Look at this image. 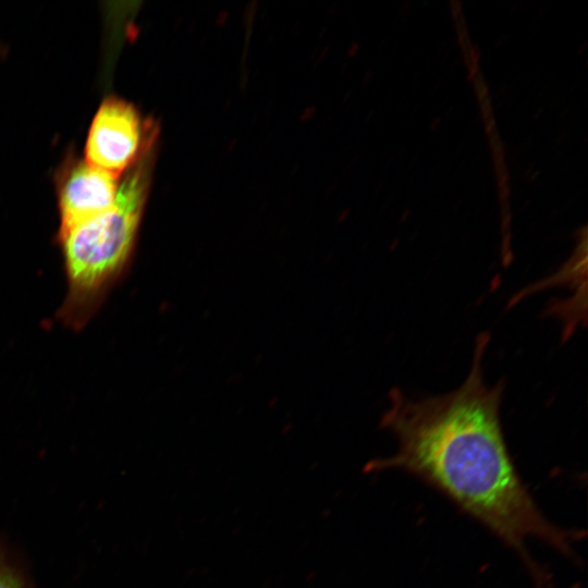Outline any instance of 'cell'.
<instances>
[{"instance_id":"cell-1","label":"cell","mask_w":588,"mask_h":588,"mask_svg":"<svg viewBox=\"0 0 588 588\" xmlns=\"http://www.w3.org/2000/svg\"><path fill=\"white\" fill-rule=\"evenodd\" d=\"M489 342L488 332L477 335L470 369L457 389L419 399L399 388L389 392L381 427L397 448L371 468L405 470L438 488L520 554L540 579L527 540L539 539L569 556L581 532L549 520L517 474L500 418L505 383L490 385L485 378Z\"/></svg>"},{"instance_id":"cell-2","label":"cell","mask_w":588,"mask_h":588,"mask_svg":"<svg viewBox=\"0 0 588 588\" xmlns=\"http://www.w3.org/2000/svg\"><path fill=\"white\" fill-rule=\"evenodd\" d=\"M149 177L145 156L126 172L109 209L57 232L66 281L57 318L66 328L84 329L125 277L136 247Z\"/></svg>"},{"instance_id":"cell-3","label":"cell","mask_w":588,"mask_h":588,"mask_svg":"<svg viewBox=\"0 0 588 588\" xmlns=\"http://www.w3.org/2000/svg\"><path fill=\"white\" fill-rule=\"evenodd\" d=\"M152 131L151 122L145 121L132 103L107 97L91 121L85 160L120 177L146 156Z\"/></svg>"},{"instance_id":"cell-4","label":"cell","mask_w":588,"mask_h":588,"mask_svg":"<svg viewBox=\"0 0 588 588\" xmlns=\"http://www.w3.org/2000/svg\"><path fill=\"white\" fill-rule=\"evenodd\" d=\"M119 177L91 166L75 154L66 156L56 173L60 225L65 231L109 209L117 197Z\"/></svg>"},{"instance_id":"cell-5","label":"cell","mask_w":588,"mask_h":588,"mask_svg":"<svg viewBox=\"0 0 588 588\" xmlns=\"http://www.w3.org/2000/svg\"><path fill=\"white\" fill-rule=\"evenodd\" d=\"M0 588H27L23 577L0 549Z\"/></svg>"}]
</instances>
